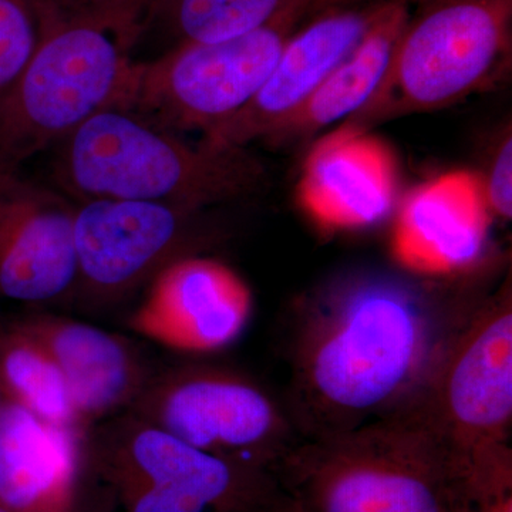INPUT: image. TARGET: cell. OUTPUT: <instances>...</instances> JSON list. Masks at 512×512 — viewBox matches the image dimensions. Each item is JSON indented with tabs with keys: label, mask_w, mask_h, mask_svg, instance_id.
<instances>
[{
	"label": "cell",
	"mask_w": 512,
	"mask_h": 512,
	"mask_svg": "<svg viewBox=\"0 0 512 512\" xmlns=\"http://www.w3.org/2000/svg\"><path fill=\"white\" fill-rule=\"evenodd\" d=\"M363 2H367V0H309V18L318 15L320 12H325V10L345 8V6L357 5V3Z\"/></svg>",
	"instance_id": "cell-24"
},
{
	"label": "cell",
	"mask_w": 512,
	"mask_h": 512,
	"mask_svg": "<svg viewBox=\"0 0 512 512\" xmlns=\"http://www.w3.org/2000/svg\"><path fill=\"white\" fill-rule=\"evenodd\" d=\"M205 212L163 202L76 201L73 301H124L174 262L202 255L218 238Z\"/></svg>",
	"instance_id": "cell-10"
},
{
	"label": "cell",
	"mask_w": 512,
	"mask_h": 512,
	"mask_svg": "<svg viewBox=\"0 0 512 512\" xmlns=\"http://www.w3.org/2000/svg\"><path fill=\"white\" fill-rule=\"evenodd\" d=\"M55 187L73 201L163 202L207 211L264 191L268 173L244 147L197 143L109 107L53 147Z\"/></svg>",
	"instance_id": "cell-2"
},
{
	"label": "cell",
	"mask_w": 512,
	"mask_h": 512,
	"mask_svg": "<svg viewBox=\"0 0 512 512\" xmlns=\"http://www.w3.org/2000/svg\"><path fill=\"white\" fill-rule=\"evenodd\" d=\"M84 434L5 400L0 409V508L72 512L84 494Z\"/></svg>",
	"instance_id": "cell-17"
},
{
	"label": "cell",
	"mask_w": 512,
	"mask_h": 512,
	"mask_svg": "<svg viewBox=\"0 0 512 512\" xmlns=\"http://www.w3.org/2000/svg\"><path fill=\"white\" fill-rule=\"evenodd\" d=\"M468 512H512V487L477 495Z\"/></svg>",
	"instance_id": "cell-23"
},
{
	"label": "cell",
	"mask_w": 512,
	"mask_h": 512,
	"mask_svg": "<svg viewBox=\"0 0 512 512\" xmlns=\"http://www.w3.org/2000/svg\"><path fill=\"white\" fill-rule=\"evenodd\" d=\"M286 0H153L147 32L163 30L171 46L210 43L264 26Z\"/></svg>",
	"instance_id": "cell-20"
},
{
	"label": "cell",
	"mask_w": 512,
	"mask_h": 512,
	"mask_svg": "<svg viewBox=\"0 0 512 512\" xmlns=\"http://www.w3.org/2000/svg\"><path fill=\"white\" fill-rule=\"evenodd\" d=\"M128 318L138 335L178 352H218L237 342L252 313V293L229 266L205 255L168 266Z\"/></svg>",
	"instance_id": "cell-13"
},
{
	"label": "cell",
	"mask_w": 512,
	"mask_h": 512,
	"mask_svg": "<svg viewBox=\"0 0 512 512\" xmlns=\"http://www.w3.org/2000/svg\"><path fill=\"white\" fill-rule=\"evenodd\" d=\"M409 12L403 0H384L359 45L265 143L284 146L306 140L362 110L382 82Z\"/></svg>",
	"instance_id": "cell-18"
},
{
	"label": "cell",
	"mask_w": 512,
	"mask_h": 512,
	"mask_svg": "<svg viewBox=\"0 0 512 512\" xmlns=\"http://www.w3.org/2000/svg\"><path fill=\"white\" fill-rule=\"evenodd\" d=\"M0 390L40 419L86 433L66 380L45 346L20 325L0 319Z\"/></svg>",
	"instance_id": "cell-19"
},
{
	"label": "cell",
	"mask_w": 512,
	"mask_h": 512,
	"mask_svg": "<svg viewBox=\"0 0 512 512\" xmlns=\"http://www.w3.org/2000/svg\"><path fill=\"white\" fill-rule=\"evenodd\" d=\"M83 458L84 480L110 512L289 511L275 474L192 447L130 412L89 427Z\"/></svg>",
	"instance_id": "cell-6"
},
{
	"label": "cell",
	"mask_w": 512,
	"mask_h": 512,
	"mask_svg": "<svg viewBox=\"0 0 512 512\" xmlns=\"http://www.w3.org/2000/svg\"><path fill=\"white\" fill-rule=\"evenodd\" d=\"M5 396H3L2 390H0V409H2L3 403H5Z\"/></svg>",
	"instance_id": "cell-27"
},
{
	"label": "cell",
	"mask_w": 512,
	"mask_h": 512,
	"mask_svg": "<svg viewBox=\"0 0 512 512\" xmlns=\"http://www.w3.org/2000/svg\"><path fill=\"white\" fill-rule=\"evenodd\" d=\"M392 417L450 461L471 497L512 485L510 276L478 305L423 392Z\"/></svg>",
	"instance_id": "cell-4"
},
{
	"label": "cell",
	"mask_w": 512,
	"mask_h": 512,
	"mask_svg": "<svg viewBox=\"0 0 512 512\" xmlns=\"http://www.w3.org/2000/svg\"><path fill=\"white\" fill-rule=\"evenodd\" d=\"M128 412L192 447L272 474L303 440L284 400L228 367L156 372Z\"/></svg>",
	"instance_id": "cell-9"
},
{
	"label": "cell",
	"mask_w": 512,
	"mask_h": 512,
	"mask_svg": "<svg viewBox=\"0 0 512 512\" xmlns=\"http://www.w3.org/2000/svg\"><path fill=\"white\" fill-rule=\"evenodd\" d=\"M485 198L493 217L511 220L512 214V136L510 128L498 141L488 173L481 177Z\"/></svg>",
	"instance_id": "cell-22"
},
{
	"label": "cell",
	"mask_w": 512,
	"mask_h": 512,
	"mask_svg": "<svg viewBox=\"0 0 512 512\" xmlns=\"http://www.w3.org/2000/svg\"><path fill=\"white\" fill-rule=\"evenodd\" d=\"M392 148L370 130L342 123L318 138L303 161L298 201L326 229H357L384 220L397 200Z\"/></svg>",
	"instance_id": "cell-14"
},
{
	"label": "cell",
	"mask_w": 512,
	"mask_h": 512,
	"mask_svg": "<svg viewBox=\"0 0 512 512\" xmlns=\"http://www.w3.org/2000/svg\"><path fill=\"white\" fill-rule=\"evenodd\" d=\"M383 2L367 0L305 20L285 43L254 99L201 138L218 147L248 148L255 141H265L359 45Z\"/></svg>",
	"instance_id": "cell-12"
},
{
	"label": "cell",
	"mask_w": 512,
	"mask_h": 512,
	"mask_svg": "<svg viewBox=\"0 0 512 512\" xmlns=\"http://www.w3.org/2000/svg\"><path fill=\"white\" fill-rule=\"evenodd\" d=\"M76 201L0 167V303L30 311L73 301Z\"/></svg>",
	"instance_id": "cell-11"
},
{
	"label": "cell",
	"mask_w": 512,
	"mask_h": 512,
	"mask_svg": "<svg viewBox=\"0 0 512 512\" xmlns=\"http://www.w3.org/2000/svg\"><path fill=\"white\" fill-rule=\"evenodd\" d=\"M291 512H468L470 488L396 417L302 440L275 471Z\"/></svg>",
	"instance_id": "cell-5"
},
{
	"label": "cell",
	"mask_w": 512,
	"mask_h": 512,
	"mask_svg": "<svg viewBox=\"0 0 512 512\" xmlns=\"http://www.w3.org/2000/svg\"><path fill=\"white\" fill-rule=\"evenodd\" d=\"M64 2H66V3H73V2H77V0H64Z\"/></svg>",
	"instance_id": "cell-28"
},
{
	"label": "cell",
	"mask_w": 512,
	"mask_h": 512,
	"mask_svg": "<svg viewBox=\"0 0 512 512\" xmlns=\"http://www.w3.org/2000/svg\"><path fill=\"white\" fill-rule=\"evenodd\" d=\"M404 3H407V5L412 8L413 5H416L417 2H420V0H403Z\"/></svg>",
	"instance_id": "cell-26"
},
{
	"label": "cell",
	"mask_w": 512,
	"mask_h": 512,
	"mask_svg": "<svg viewBox=\"0 0 512 512\" xmlns=\"http://www.w3.org/2000/svg\"><path fill=\"white\" fill-rule=\"evenodd\" d=\"M491 217L481 175L464 170L441 174L404 198L394 252L414 274H461L483 256Z\"/></svg>",
	"instance_id": "cell-16"
},
{
	"label": "cell",
	"mask_w": 512,
	"mask_h": 512,
	"mask_svg": "<svg viewBox=\"0 0 512 512\" xmlns=\"http://www.w3.org/2000/svg\"><path fill=\"white\" fill-rule=\"evenodd\" d=\"M153 0L67 3L0 107V167L22 168L113 107Z\"/></svg>",
	"instance_id": "cell-3"
},
{
	"label": "cell",
	"mask_w": 512,
	"mask_h": 512,
	"mask_svg": "<svg viewBox=\"0 0 512 512\" xmlns=\"http://www.w3.org/2000/svg\"><path fill=\"white\" fill-rule=\"evenodd\" d=\"M66 5L64 0H0V107Z\"/></svg>",
	"instance_id": "cell-21"
},
{
	"label": "cell",
	"mask_w": 512,
	"mask_h": 512,
	"mask_svg": "<svg viewBox=\"0 0 512 512\" xmlns=\"http://www.w3.org/2000/svg\"><path fill=\"white\" fill-rule=\"evenodd\" d=\"M511 60L512 0H420L375 94L343 123L370 130L446 109L497 86Z\"/></svg>",
	"instance_id": "cell-7"
},
{
	"label": "cell",
	"mask_w": 512,
	"mask_h": 512,
	"mask_svg": "<svg viewBox=\"0 0 512 512\" xmlns=\"http://www.w3.org/2000/svg\"><path fill=\"white\" fill-rule=\"evenodd\" d=\"M0 512H9L0 508ZM72 512H109L106 505L93 493H84L82 501Z\"/></svg>",
	"instance_id": "cell-25"
},
{
	"label": "cell",
	"mask_w": 512,
	"mask_h": 512,
	"mask_svg": "<svg viewBox=\"0 0 512 512\" xmlns=\"http://www.w3.org/2000/svg\"><path fill=\"white\" fill-rule=\"evenodd\" d=\"M281 512H291V510H289V511H281Z\"/></svg>",
	"instance_id": "cell-29"
},
{
	"label": "cell",
	"mask_w": 512,
	"mask_h": 512,
	"mask_svg": "<svg viewBox=\"0 0 512 512\" xmlns=\"http://www.w3.org/2000/svg\"><path fill=\"white\" fill-rule=\"evenodd\" d=\"M309 18V0H286L261 28L210 43H181L134 60L113 107L165 130L207 133L254 99L285 43Z\"/></svg>",
	"instance_id": "cell-8"
},
{
	"label": "cell",
	"mask_w": 512,
	"mask_h": 512,
	"mask_svg": "<svg viewBox=\"0 0 512 512\" xmlns=\"http://www.w3.org/2000/svg\"><path fill=\"white\" fill-rule=\"evenodd\" d=\"M420 276H343L299 308L284 403L303 440L406 409L488 295Z\"/></svg>",
	"instance_id": "cell-1"
},
{
	"label": "cell",
	"mask_w": 512,
	"mask_h": 512,
	"mask_svg": "<svg viewBox=\"0 0 512 512\" xmlns=\"http://www.w3.org/2000/svg\"><path fill=\"white\" fill-rule=\"evenodd\" d=\"M15 318L59 366L86 429L128 412L156 375L140 349L117 333L46 311Z\"/></svg>",
	"instance_id": "cell-15"
}]
</instances>
